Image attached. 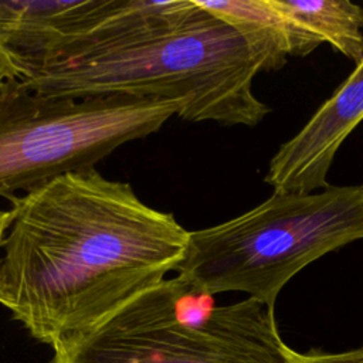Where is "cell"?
Returning <instances> with one entry per match:
<instances>
[{"mask_svg":"<svg viewBox=\"0 0 363 363\" xmlns=\"http://www.w3.org/2000/svg\"><path fill=\"white\" fill-rule=\"evenodd\" d=\"M11 200L1 242L0 305L45 345L85 332L164 281L189 231L96 169Z\"/></svg>","mask_w":363,"mask_h":363,"instance_id":"obj_1","label":"cell"},{"mask_svg":"<svg viewBox=\"0 0 363 363\" xmlns=\"http://www.w3.org/2000/svg\"><path fill=\"white\" fill-rule=\"evenodd\" d=\"M286 58L196 0H102L75 37L18 78L45 96L173 101L189 122L255 126L271 108L254 95L252 81Z\"/></svg>","mask_w":363,"mask_h":363,"instance_id":"obj_2","label":"cell"},{"mask_svg":"<svg viewBox=\"0 0 363 363\" xmlns=\"http://www.w3.org/2000/svg\"><path fill=\"white\" fill-rule=\"evenodd\" d=\"M357 240H363V184L274 191L244 214L189 231L174 271L196 292H245L274 309L294 275Z\"/></svg>","mask_w":363,"mask_h":363,"instance_id":"obj_3","label":"cell"},{"mask_svg":"<svg viewBox=\"0 0 363 363\" xmlns=\"http://www.w3.org/2000/svg\"><path fill=\"white\" fill-rule=\"evenodd\" d=\"M285 347L264 302L214 306L176 275L55 343L48 363H288Z\"/></svg>","mask_w":363,"mask_h":363,"instance_id":"obj_4","label":"cell"},{"mask_svg":"<svg viewBox=\"0 0 363 363\" xmlns=\"http://www.w3.org/2000/svg\"><path fill=\"white\" fill-rule=\"evenodd\" d=\"M179 111L173 101L126 95L45 96L14 78L0 96V196L13 199L60 176L92 170Z\"/></svg>","mask_w":363,"mask_h":363,"instance_id":"obj_5","label":"cell"},{"mask_svg":"<svg viewBox=\"0 0 363 363\" xmlns=\"http://www.w3.org/2000/svg\"><path fill=\"white\" fill-rule=\"evenodd\" d=\"M362 121L363 61L306 125L281 145L264 180L279 193H313L329 187L328 173L335 155Z\"/></svg>","mask_w":363,"mask_h":363,"instance_id":"obj_6","label":"cell"},{"mask_svg":"<svg viewBox=\"0 0 363 363\" xmlns=\"http://www.w3.org/2000/svg\"><path fill=\"white\" fill-rule=\"evenodd\" d=\"M201 7L221 17L248 35L275 43L286 55L306 57L323 41L303 28L271 0H196Z\"/></svg>","mask_w":363,"mask_h":363,"instance_id":"obj_7","label":"cell"},{"mask_svg":"<svg viewBox=\"0 0 363 363\" xmlns=\"http://www.w3.org/2000/svg\"><path fill=\"white\" fill-rule=\"evenodd\" d=\"M291 20L328 41L354 67L363 61V7L347 0H271Z\"/></svg>","mask_w":363,"mask_h":363,"instance_id":"obj_8","label":"cell"},{"mask_svg":"<svg viewBox=\"0 0 363 363\" xmlns=\"http://www.w3.org/2000/svg\"><path fill=\"white\" fill-rule=\"evenodd\" d=\"M285 356L288 363H363V346L337 353H301L286 346Z\"/></svg>","mask_w":363,"mask_h":363,"instance_id":"obj_9","label":"cell"},{"mask_svg":"<svg viewBox=\"0 0 363 363\" xmlns=\"http://www.w3.org/2000/svg\"><path fill=\"white\" fill-rule=\"evenodd\" d=\"M0 75L4 77H17V71L16 67L13 65V62L10 61V58L0 50Z\"/></svg>","mask_w":363,"mask_h":363,"instance_id":"obj_10","label":"cell"},{"mask_svg":"<svg viewBox=\"0 0 363 363\" xmlns=\"http://www.w3.org/2000/svg\"><path fill=\"white\" fill-rule=\"evenodd\" d=\"M10 220H11L10 210H7V211L0 210V248H1V242L4 240V235L7 233V228L10 225Z\"/></svg>","mask_w":363,"mask_h":363,"instance_id":"obj_11","label":"cell"},{"mask_svg":"<svg viewBox=\"0 0 363 363\" xmlns=\"http://www.w3.org/2000/svg\"><path fill=\"white\" fill-rule=\"evenodd\" d=\"M17 77H4V75H0V96L3 95V92L7 89V86L10 85L11 79H14Z\"/></svg>","mask_w":363,"mask_h":363,"instance_id":"obj_12","label":"cell"}]
</instances>
